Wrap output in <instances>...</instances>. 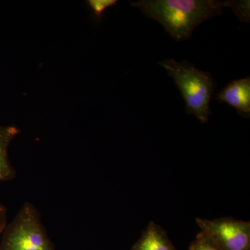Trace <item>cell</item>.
Masks as SVG:
<instances>
[{"label": "cell", "mask_w": 250, "mask_h": 250, "mask_svg": "<svg viewBox=\"0 0 250 250\" xmlns=\"http://www.w3.org/2000/svg\"><path fill=\"white\" fill-rule=\"evenodd\" d=\"M19 133L14 126L0 125V182L12 180L16 177V171L9 159L8 150L10 143Z\"/></svg>", "instance_id": "obj_7"}, {"label": "cell", "mask_w": 250, "mask_h": 250, "mask_svg": "<svg viewBox=\"0 0 250 250\" xmlns=\"http://www.w3.org/2000/svg\"><path fill=\"white\" fill-rule=\"evenodd\" d=\"M231 9L240 21L250 22V1H232Z\"/></svg>", "instance_id": "obj_10"}, {"label": "cell", "mask_w": 250, "mask_h": 250, "mask_svg": "<svg viewBox=\"0 0 250 250\" xmlns=\"http://www.w3.org/2000/svg\"><path fill=\"white\" fill-rule=\"evenodd\" d=\"M90 9L93 11L98 21L101 19L105 10L117 4V0H88L87 1Z\"/></svg>", "instance_id": "obj_9"}, {"label": "cell", "mask_w": 250, "mask_h": 250, "mask_svg": "<svg viewBox=\"0 0 250 250\" xmlns=\"http://www.w3.org/2000/svg\"><path fill=\"white\" fill-rule=\"evenodd\" d=\"M159 64L173 79L180 90L187 114L196 116L202 124L207 123L212 114L210 102L216 88V82L212 75L199 70L187 61L178 62L170 59Z\"/></svg>", "instance_id": "obj_2"}, {"label": "cell", "mask_w": 250, "mask_h": 250, "mask_svg": "<svg viewBox=\"0 0 250 250\" xmlns=\"http://www.w3.org/2000/svg\"><path fill=\"white\" fill-rule=\"evenodd\" d=\"M130 250H177L160 225L149 222Z\"/></svg>", "instance_id": "obj_6"}, {"label": "cell", "mask_w": 250, "mask_h": 250, "mask_svg": "<svg viewBox=\"0 0 250 250\" xmlns=\"http://www.w3.org/2000/svg\"><path fill=\"white\" fill-rule=\"evenodd\" d=\"M0 250H55L41 215L32 204H24L3 231Z\"/></svg>", "instance_id": "obj_3"}, {"label": "cell", "mask_w": 250, "mask_h": 250, "mask_svg": "<svg viewBox=\"0 0 250 250\" xmlns=\"http://www.w3.org/2000/svg\"><path fill=\"white\" fill-rule=\"evenodd\" d=\"M196 223L222 250H250V222L223 217L212 220L197 218Z\"/></svg>", "instance_id": "obj_4"}, {"label": "cell", "mask_w": 250, "mask_h": 250, "mask_svg": "<svg viewBox=\"0 0 250 250\" xmlns=\"http://www.w3.org/2000/svg\"><path fill=\"white\" fill-rule=\"evenodd\" d=\"M232 1L218 0H140L131 5L160 23L177 42L188 40L201 23L231 8Z\"/></svg>", "instance_id": "obj_1"}, {"label": "cell", "mask_w": 250, "mask_h": 250, "mask_svg": "<svg viewBox=\"0 0 250 250\" xmlns=\"http://www.w3.org/2000/svg\"><path fill=\"white\" fill-rule=\"evenodd\" d=\"M214 100L232 106L243 118L250 117V77L230 82L215 95Z\"/></svg>", "instance_id": "obj_5"}, {"label": "cell", "mask_w": 250, "mask_h": 250, "mask_svg": "<svg viewBox=\"0 0 250 250\" xmlns=\"http://www.w3.org/2000/svg\"><path fill=\"white\" fill-rule=\"evenodd\" d=\"M7 225V210L6 207L0 202V233L4 231Z\"/></svg>", "instance_id": "obj_11"}, {"label": "cell", "mask_w": 250, "mask_h": 250, "mask_svg": "<svg viewBox=\"0 0 250 250\" xmlns=\"http://www.w3.org/2000/svg\"><path fill=\"white\" fill-rule=\"evenodd\" d=\"M188 250H222L214 240L205 231H201L192 242Z\"/></svg>", "instance_id": "obj_8"}]
</instances>
